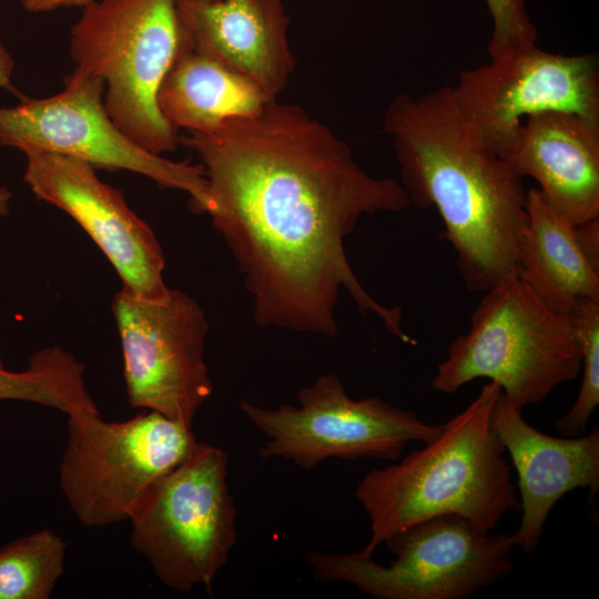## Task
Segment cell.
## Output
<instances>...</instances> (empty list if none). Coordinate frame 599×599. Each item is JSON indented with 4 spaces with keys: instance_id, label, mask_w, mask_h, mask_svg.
Here are the masks:
<instances>
[{
    "instance_id": "d6986e66",
    "label": "cell",
    "mask_w": 599,
    "mask_h": 599,
    "mask_svg": "<svg viewBox=\"0 0 599 599\" xmlns=\"http://www.w3.org/2000/svg\"><path fill=\"white\" fill-rule=\"evenodd\" d=\"M84 365L60 346L31 355L28 367L11 372L0 357V400L35 403L64 413H99L84 379Z\"/></svg>"
},
{
    "instance_id": "4316f807",
    "label": "cell",
    "mask_w": 599,
    "mask_h": 599,
    "mask_svg": "<svg viewBox=\"0 0 599 599\" xmlns=\"http://www.w3.org/2000/svg\"><path fill=\"white\" fill-rule=\"evenodd\" d=\"M183 1H192V2H212L216 0H183Z\"/></svg>"
},
{
    "instance_id": "484cf974",
    "label": "cell",
    "mask_w": 599,
    "mask_h": 599,
    "mask_svg": "<svg viewBox=\"0 0 599 599\" xmlns=\"http://www.w3.org/2000/svg\"><path fill=\"white\" fill-rule=\"evenodd\" d=\"M11 193L6 187H0V216L8 214L10 206Z\"/></svg>"
},
{
    "instance_id": "7c38bea8",
    "label": "cell",
    "mask_w": 599,
    "mask_h": 599,
    "mask_svg": "<svg viewBox=\"0 0 599 599\" xmlns=\"http://www.w3.org/2000/svg\"><path fill=\"white\" fill-rule=\"evenodd\" d=\"M451 88L471 132L498 153L529 115L569 112L599 119L595 54L564 55L534 45L463 71Z\"/></svg>"
},
{
    "instance_id": "277c9868",
    "label": "cell",
    "mask_w": 599,
    "mask_h": 599,
    "mask_svg": "<svg viewBox=\"0 0 599 599\" xmlns=\"http://www.w3.org/2000/svg\"><path fill=\"white\" fill-rule=\"evenodd\" d=\"M581 358L570 314L551 309L515 274L485 292L468 332L450 344L432 386L450 394L476 378H488L522 412L573 380Z\"/></svg>"
},
{
    "instance_id": "603a6c76",
    "label": "cell",
    "mask_w": 599,
    "mask_h": 599,
    "mask_svg": "<svg viewBox=\"0 0 599 599\" xmlns=\"http://www.w3.org/2000/svg\"><path fill=\"white\" fill-rule=\"evenodd\" d=\"M575 233L586 258L599 272V217L575 225Z\"/></svg>"
},
{
    "instance_id": "8fae6325",
    "label": "cell",
    "mask_w": 599,
    "mask_h": 599,
    "mask_svg": "<svg viewBox=\"0 0 599 599\" xmlns=\"http://www.w3.org/2000/svg\"><path fill=\"white\" fill-rule=\"evenodd\" d=\"M112 312L123 353L128 400L189 427L213 393L204 358L209 323L186 293L169 291L159 301L121 290Z\"/></svg>"
},
{
    "instance_id": "e0dca14e",
    "label": "cell",
    "mask_w": 599,
    "mask_h": 599,
    "mask_svg": "<svg viewBox=\"0 0 599 599\" xmlns=\"http://www.w3.org/2000/svg\"><path fill=\"white\" fill-rule=\"evenodd\" d=\"M272 100L244 74L193 48L186 37L158 92L159 109L175 130L202 133L255 114Z\"/></svg>"
},
{
    "instance_id": "5bb4252c",
    "label": "cell",
    "mask_w": 599,
    "mask_h": 599,
    "mask_svg": "<svg viewBox=\"0 0 599 599\" xmlns=\"http://www.w3.org/2000/svg\"><path fill=\"white\" fill-rule=\"evenodd\" d=\"M500 393L491 416L493 427L518 476L521 520L516 547L531 554L539 545L544 526L567 493L589 490L595 505L599 491V427L576 437H554L529 425Z\"/></svg>"
},
{
    "instance_id": "30bf717a",
    "label": "cell",
    "mask_w": 599,
    "mask_h": 599,
    "mask_svg": "<svg viewBox=\"0 0 599 599\" xmlns=\"http://www.w3.org/2000/svg\"><path fill=\"white\" fill-rule=\"evenodd\" d=\"M104 89L101 78L74 70L54 95L0 105V146L48 151L94 169L139 173L162 189L186 192L191 210L207 213L211 197L203 165L165 159L132 141L109 116Z\"/></svg>"
},
{
    "instance_id": "44dd1931",
    "label": "cell",
    "mask_w": 599,
    "mask_h": 599,
    "mask_svg": "<svg viewBox=\"0 0 599 599\" xmlns=\"http://www.w3.org/2000/svg\"><path fill=\"white\" fill-rule=\"evenodd\" d=\"M570 316L581 348L582 380L570 410L556 422L565 437L583 435L599 404V300L578 298Z\"/></svg>"
},
{
    "instance_id": "7402d4cb",
    "label": "cell",
    "mask_w": 599,
    "mask_h": 599,
    "mask_svg": "<svg viewBox=\"0 0 599 599\" xmlns=\"http://www.w3.org/2000/svg\"><path fill=\"white\" fill-rule=\"evenodd\" d=\"M493 20L487 44L490 60L506 58L536 45L537 29L526 9L525 0H485Z\"/></svg>"
},
{
    "instance_id": "2e32d148",
    "label": "cell",
    "mask_w": 599,
    "mask_h": 599,
    "mask_svg": "<svg viewBox=\"0 0 599 599\" xmlns=\"http://www.w3.org/2000/svg\"><path fill=\"white\" fill-rule=\"evenodd\" d=\"M180 13L193 48L244 74L271 98L287 85L295 58L283 0H181Z\"/></svg>"
},
{
    "instance_id": "9c48e42d",
    "label": "cell",
    "mask_w": 599,
    "mask_h": 599,
    "mask_svg": "<svg viewBox=\"0 0 599 599\" xmlns=\"http://www.w3.org/2000/svg\"><path fill=\"white\" fill-rule=\"evenodd\" d=\"M297 400V406L275 408L240 403L267 438L258 450L262 459L283 458L305 470L328 458L396 461L408 443L426 444L443 428L379 397H349L335 374L321 375L298 392Z\"/></svg>"
},
{
    "instance_id": "ffe728a7",
    "label": "cell",
    "mask_w": 599,
    "mask_h": 599,
    "mask_svg": "<svg viewBox=\"0 0 599 599\" xmlns=\"http://www.w3.org/2000/svg\"><path fill=\"white\" fill-rule=\"evenodd\" d=\"M67 544L51 529L0 548V599H49L63 575Z\"/></svg>"
},
{
    "instance_id": "7a4b0ae2",
    "label": "cell",
    "mask_w": 599,
    "mask_h": 599,
    "mask_svg": "<svg viewBox=\"0 0 599 599\" xmlns=\"http://www.w3.org/2000/svg\"><path fill=\"white\" fill-rule=\"evenodd\" d=\"M410 203L434 206L470 292L516 274L527 224L522 177L465 122L453 88L397 94L384 115Z\"/></svg>"
},
{
    "instance_id": "ac0fdd59",
    "label": "cell",
    "mask_w": 599,
    "mask_h": 599,
    "mask_svg": "<svg viewBox=\"0 0 599 599\" xmlns=\"http://www.w3.org/2000/svg\"><path fill=\"white\" fill-rule=\"evenodd\" d=\"M527 213L516 275L561 314L569 315L578 298L599 300V272L582 253L575 225L549 205L538 187L527 190Z\"/></svg>"
},
{
    "instance_id": "9a60e30c",
    "label": "cell",
    "mask_w": 599,
    "mask_h": 599,
    "mask_svg": "<svg viewBox=\"0 0 599 599\" xmlns=\"http://www.w3.org/2000/svg\"><path fill=\"white\" fill-rule=\"evenodd\" d=\"M499 155L534 177L549 205L573 225L599 217V119L529 115Z\"/></svg>"
},
{
    "instance_id": "4fadbf2b",
    "label": "cell",
    "mask_w": 599,
    "mask_h": 599,
    "mask_svg": "<svg viewBox=\"0 0 599 599\" xmlns=\"http://www.w3.org/2000/svg\"><path fill=\"white\" fill-rule=\"evenodd\" d=\"M23 153V180L32 193L80 224L114 266L122 290L144 300L164 298L170 288L163 278V251L123 193L82 160L33 149Z\"/></svg>"
},
{
    "instance_id": "6da1fadb",
    "label": "cell",
    "mask_w": 599,
    "mask_h": 599,
    "mask_svg": "<svg viewBox=\"0 0 599 599\" xmlns=\"http://www.w3.org/2000/svg\"><path fill=\"white\" fill-rule=\"evenodd\" d=\"M179 142L201 159L207 214L238 265L258 326L335 337L345 290L363 315L416 344L402 328V308L376 302L344 251L362 216L409 206L402 183L367 173L327 125L276 99Z\"/></svg>"
},
{
    "instance_id": "8992f818",
    "label": "cell",
    "mask_w": 599,
    "mask_h": 599,
    "mask_svg": "<svg viewBox=\"0 0 599 599\" xmlns=\"http://www.w3.org/2000/svg\"><path fill=\"white\" fill-rule=\"evenodd\" d=\"M229 457L196 443L146 491L129 521L131 544L173 590L212 587L236 542L237 509L227 485Z\"/></svg>"
},
{
    "instance_id": "5b68a950",
    "label": "cell",
    "mask_w": 599,
    "mask_h": 599,
    "mask_svg": "<svg viewBox=\"0 0 599 599\" xmlns=\"http://www.w3.org/2000/svg\"><path fill=\"white\" fill-rule=\"evenodd\" d=\"M181 0H93L70 32L75 70L101 78L104 108L141 148H177L179 134L158 105L160 85L185 42Z\"/></svg>"
},
{
    "instance_id": "52a82bcc",
    "label": "cell",
    "mask_w": 599,
    "mask_h": 599,
    "mask_svg": "<svg viewBox=\"0 0 599 599\" xmlns=\"http://www.w3.org/2000/svg\"><path fill=\"white\" fill-rule=\"evenodd\" d=\"M384 566L361 550L308 552L319 581L346 582L377 599H466L514 570L512 534L483 531L458 515L418 521L385 540Z\"/></svg>"
},
{
    "instance_id": "cb8c5ba5",
    "label": "cell",
    "mask_w": 599,
    "mask_h": 599,
    "mask_svg": "<svg viewBox=\"0 0 599 599\" xmlns=\"http://www.w3.org/2000/svg\"><path fill=\"white\" fill-rule=\"evenodd\" d=\"M21 6L29 12L43 13L60 8L85 7L93 0H19Z\"/></svg>"
},
{
    "instance_id": "ba28073f",
    "label": "cell",
    "mask_w": 599,
    "mask_h": 599,
    "mask_svg": "<svg viewBox=\"0 0 599 599\" xmlns=\"http://www.w3.org/2000/svg\"><path fill=\"white\" fill-rule=\"evenodd\" d=\"M196 443L192 427L153 410L119 423L100 413L69 415L60 489L83 526L129 520L149 488Z\"/></svg>"
},
{
    "instance_id": "3957f363",
    "label": "cell",
    "mask_w": 599,
    "mask_h": 599,
    "mask_svg": "<svg viewBox=\"0 0 599 599\" xmlns=\"http://www.w3.org/2000/svg\"><path fill=\"white\" fill-rule=\"evenodd\" d=\"M500 393L489 380L423 448L361 479L355 496L370 522L364 555L373 556L387 538L430 517L458 515L489 532L504 515L520 511L506 451L491 423Z\"/></svg>"
},
{
    "instance_id": "d4e9b609",
    "label": "cell",
    "mask_w": 599,
    "mask_h": 599,
    "mask_svg": "<svg viewBox=\"0 0 599 599\" xmlns=\"http://www.w3.org/2000/svg\"><path fill=\"white\" fill-rule=\"evenodd\" d=\"M14 70V61L12 55L9 53L4 44L0 39V88L7 89L16 94L13 84H12V74Z\"/></svg>"
}]
</instances>
